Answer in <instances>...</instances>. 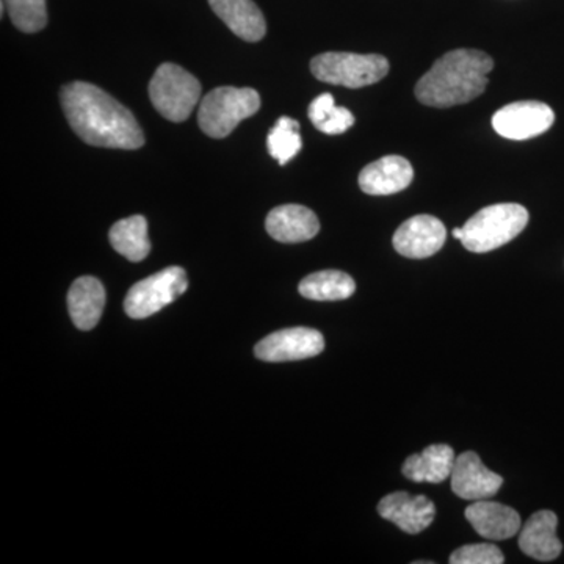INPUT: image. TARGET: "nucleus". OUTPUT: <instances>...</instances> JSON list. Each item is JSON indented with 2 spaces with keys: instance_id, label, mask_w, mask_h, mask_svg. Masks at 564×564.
Here are the masks:
<instances>
[{
  "instance_id": "ddd939ff",
  "label": "nucleus",
  "mask_w": 564,
  "mask_h": 564,
  "mask_svg": "<svg viewBox=\"0 0 564 564\" xmlns=\"http://www.w3.org/2000/svg\"><path fill=\"white\" fill-rule=\"evenodd\" d=\"M267 232L281 243H302L321 231L317 215L300 204L274 207L265 221Z\"/></svg>"
},
{
  "instance_id": "7ed1b4c3",
  "label": "nucleus",
  "mask_w": 564,
  "mask_h": 564,
  "mask_svg": "<svg viewBox=\"0 0 564 564\" xmlns=\"http://www.w3.org/2000/svg\"><path fill=\"white\" fill-rule=\"evenodd\" d=\"M529 225V212L521 204L503 203L485 207L463 226L466 250L489 252L516 239Z\"/></svg>"
},
{
  "instance_id": "9d476101",
  "label": "nucleus",
  "mask_w": 564,
  "mask_h": 564,
  "mask_svg": "<svg viewBox=\"0 0 564 564\" xmlns=\"http://www.w3.org/2000/svg\"><path fill=\"white\" fill-rule=\"evenodd\" d=\"M447 240V229L440 218L432 215H415L393 234V248L410 259L432 258Z\"/></svg>"
},
{
  "instance_id": "4be33fe9",
  "label": "nucleus",
  "mask_w": 564,
  "mask_h": 564,
  "mask_svg": "<svg viewBox=\"0 0 564 564\" xmlns=\"http://www.w3.org/2000/svg\"><path fill=\"white\" fill-rule=\"evenodd\" d=\"M307 115H310V120L315 129L328 133V135H340L355 124V117H352L351 111L345 109V107H337L333 95H329V93L315 98L311 102Z\"/></svg>"
},
{
  "instance_id": "20e7f679",
  "label": "nucleus",
  "mask_w": 564,
  "mask_h": 564,
  "mask_svg": "<svg viewBox=\"0 0 564 564\" xmlns=\"http://www.w3.org/2000/svg\"><path fill=\"white\" fill-rule=\"evenodd\" d=\"M259 109L261 96L252 88H215L199 104L198 124L210 139H225Z\"/></svg>"
},
{
  "instance_id": "f257e3e1",
  "label": "nucleus",
  "mask_w": 564,
  "mask_h": 564,
  "mask_svg": "<svg viewBox=\"0 0 564 564\" xmlns=\"http://www.w3.org/2000/svg\"><path fill=\"white\" fill-rule=\"evenodd\" d=\"M61 98L66 120L85 143L111 150L143 147L139 121L109 93L87 82H73L62 88Z\"/></svg>"
},
{
  "instance_id": "6e6552de",
  "label": "nucleus",
  "mask_w": 564,
  "mask_h": 564,
  "mask_svg": "<svg viewBox=\"0 0 564 564\" xmlns=\"http://www.w3.org/2000/svg\"><path fill=\"white\" fill-rule=\"evenodd\" d=\"M554 121V110L538 101L508 104L492 117L496 132L503 139L516 141L534 139L547 132Z\"/></svg>"
},
{
  "instance_id": "f8f14e48",
  "label": "nucleus",
  "mask_w": 564,
  "mask_h": 564,
  "mask_svg": "<svg viewBox=\"0 0 564 564\" xmlns=\"http://www.w3.org/2000/svg\"><path fill=\"white\" fill-rule=\"evenodd\" d=\"M378 513L404 533L417 534L433 524L436 507L429 497L392 492L378 503Z\"/></svg>"
},
{
  "instance_id": "aec40b11",
  "label": "nucleus",
  "mask_w": 564,
  "mask_h": 564,
  "mask_svg": "<svg viewBox=\"0 0 564 564\" xmlns=\"http://www.w3.org/2000/svg\"><path fill=\"white\" fill-rule=\"evenodd\" d=\"M110 243L115 251L124 256L128 261L140 262L148 258L151 251L148 237V221L141 215L124 218L115 223L110 229Z\"/></svg>"
},
{
  "instance_id": "1a4fd4ad",
  "label": "nucleus",
  "mask_w": 564,
  "mask_h": 564,
  "mask_svg": "<svg viewBox=\"0 0 564 564\" xmlns=\"http://www.w3.org/2000/svg\"><path fill=\"white\" fill-rule=\"evenodd\" d=\"M323 350L325 339L322 333L304 326L270 334L254 348L256 356L267 362L302 361L321 355Z\"/></svg>"
},
{
  "instance_id": "a211bd4d",
  "label": "nucleus",
  "mask_w": 564,
  "mask_h": 564,
  "mask_svg": "<svg viewBox=\"0 0 564 564\" xmlns=\"http://www.w3.org/2000/svg\"><path fill=\"white\" fill-rule=\"evenodd\" d=\"M210 9L239 39L256 43L267 33L262 11L252 0H209Z\"/></svg>"
},
{
  "instance_id": "a878e982",
  "label": "nucleus",
  "mask_w": 564,
  "mask_h": 564,
  "mask_svg": "<svg viewBox=\"0 0 564 564\" xmlns=\"http://www.w3.org/2000/svg\"><path fill=\"white\" fill-rule=\"evenodd\" d=\"M454 237H455V239L462 240L463 239V228L454 229Z\"/></svg>"
},
{
  "instance_id": "f03ea898",
  "label": "nucleus",
  "mask_w": 564,
  "mask_h": 564,
  "mask_svg": "<svg viewBox=\"0 0 564 564\" xmlns=\"http://www.w3.org/2000/svg\"><path fill=\"white\" fill-rule=\"evenodd\" d=\"M492 68L494 61L485 52H447L417 82L415 96L425 106L436 109L470 102L485 91Z\"/></svg>"
},
{
  "instance_id": "dca6fc26",
  "label": "nucleus",
  "mask_w": 564,
  "mask_h": 564,
  "mask_svg": "<svg viewBox=\"0 0 564 564\" xmlns=\"http://www.w3.org/2000/svg\"><path fill=\"white\" fill-rule=\"evenodd\" d=\"M556 527L558 518L554 511H538L522 527L519 547L538 562H554L563 551L562 541L556 536Z\"/></svg>"
},
{
  "instance_id": "393cba45",
  "label": "nucleus",
  "mask_w": 564,
  "mask_h": 564,
  "mask_svg": "<svg viewBox=\"0 0 564 564\" xmlns=\"http://www.w3.org/2000/svg\"><path fill=\"white\" fill-rule=\"evenodd\" d=\"M505 556L497 545L480 543L456 549L451 556L452 564H502Z\"/></svg>"
},
{
  "instance_id": "39448f33",
  "label": "nucleus",
  "mask_w": 564,
  "mask_h": 564,
  "mask_svg": "<svg viewBox=\"0 0 564 564\" xmlns=\"http://www.w3.org/2000/svg\"><path fill=\"white\" fill-rule=\"evenodd\" d=\"M311 73L315 79L340 87H369L384 79L389 73V62L383 55L352 54V52H325L311 62Z\"/></svg>"
},
{
  "instance_id": "2eb2a0df",
  "label": "nucleus",
  "mask_w": 564,
  "mask_h": 564,
  "mask_svg": "<svg viewBox=\"0 0 564 564\" xmlns=\"http://www.w3.org/2000/svg\"><path fill=\"white\" fill-rule=\"evenodd\" d=\"M466 519L474 527L475 532L486 540H510L521 532V516L507 505L491 502V500H477L467 507Z\"/></svg>"
},
{
  "instance_id": "5701e85b",
  "label": "nucleus",
  "mask_w": 564,
  "mask_h": 564,
  "mask_svg": "<svg viewBox=\"0 0 564 564\" xmlns=\"http://www.w3.org/2000/svg\"><path fill=\"white\" fill-rule=\"evenodd\" d=\"M303 141L300 135V122L289 117H281L273 126L267 139L270 155L280 165H285L302 150Z\"/></svg>"
},
{
  "instance_id": "f3484780",
  "label": "nucleus",
  "mask_w": 564,
  "mask_h": 564,
  "mask_svg": "<svg viewBox=\"0 0 564 564\" xmlns=\"http://www.w3.org/2000/svg\"><path fill=\"white\" fill-rule=\"evenodd\" d=\"M106 306V289L93 276H82L73 282L68 292V307L74 325L90 332L101 321Z\"/></svg>"
},
{
  "instance_id": "6ab92c4d",
  "label": "nucleus",
  "mask_w": 564,
  "mask_h": 564,
  "mask_svg": "<svg viewBox=\"0 0 564 564\" xmlns=\"http://www.w3.org/2000/svg\"><path fill=\"white\" fill-rule=\"evenodd\" d=\"M456 455L451 445H429L422 454L411 455L403 464V475L414 484L440 485L451 478Z\"/></svg>"
},
{
  "instance_id": "9b49d317",
  "label": "nucleus",
  "mask_w": 564,
  "mask_h": 564,
  "mask_svg": "<svg viewBox=\"0 0 564 564\" xmlns=\"http://www.w3.org/2000/svg\"><path fill=\"white\" fill-rule=\"evenodd\" d=\"M451 480L452 491L470 502L491 499L503 485V478L489 470L475 452L456 456Z\"/></svg>"
},
{
  "instance_id": "423d86ee",
  "label": "nucleus",
  "mask_w": 564,
  "mask_h": 564,
  "mask_svg": "<svg viewBox=\"0 0 564 564\" xmlns=\"http://www.w3.org/2000/svg\"><path fill=\"white\" fill-rule=\"evenodd\" d=\"M150 98L154 109L173 122L188 120L202 98V84L188 70L163 63L150 82Z\"/></svg>"
},
{
  "instance_id": "b1692460",
  "label": "nucleus",
  "mask_w": 564,
  "mask_h": 564,
  "mask_svg": "<svg viewBox=\"0 0 564 564\" xmlns=\"http://www.w3.org/2000/svg\"><path fill=\"white\" fill-rule=\"evenodd\" d=\"M14 28L24 33L43 31L47 24L46 0H2Z\"/></svg>"
},
{
  "instance_id": "412c9836",
  "label": "nucleus",
  "mask_w": 564,
  "mask_h": 564,
  "mask_svg": "<svg viewBox=\"0 0 564 564\" xmlns=\"http://www.w3.org/2000/svg\"><path fill=\"white\" fill-rule=\"evenodd\" d=\"M299 291L304 299L314 302H340L355 293L356 282L350 274L339 270H323L304 278Z\"/></svg>"
},
{
  "instance_id": "0eeeda50",
  "label": "nucleus",
  "mask_w": 564,
  "mask_h": 564,
  "mask_svg": "<svg viewBox=\"0 0 564 564\" xmlns=\"http://www.w3.org/2000/svg\"><path fill=\"white\" fill-rule=\"evenodd\" d=\"M187 289L188 278L185 270L181 267H169L132 285L124 300L126 314L135 321L151 317L176 302Z\"/></svg>"
},
{
  "instance_id": "4468645a",
  "label": "nucleus",
  "mask_w": 564,
  "mask_h": 564,
  "mask_svg": "<svg viewBox=\"0 0 564 564\" xmlns=\"http://www.w3.org/2000/svg\"><path fill=\"white\" fill-rule=\"evenodd\" d=\"M413 177V166L402 155H386L362 170L359 187L367 195H393L410 187Z\"/></svg>"
}]
</instances>
